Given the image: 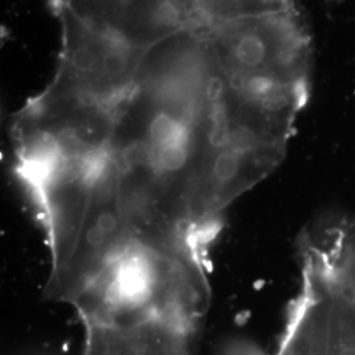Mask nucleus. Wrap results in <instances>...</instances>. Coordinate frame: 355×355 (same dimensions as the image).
Masks as SVG:
<instances>
[{"label": "nucleus", "instance_id": "obj_4", "mask_svg": "<svg viewBox=\"0 0 355 355\" xmlns=\"http://www.w3.org/2000/svg\"><path fill=\"white\" fill-rule=\"evenodd\" d=\"M193 333L170 321L87 327L83 355H190Z\"/></svg>", "mask_w": 355, "mask_h": 355}, {"label": "nucleus", "instance_id": "obj_3", "mask_svg": "<svg viewBox=\"0 0 355 355\" xmlns=\"http://www.w3.org/2000/svg\"><path fill=\"white\" fill-rule=\"evenodd\" d=\"M91 26L150 46L183 29H195V0H51Z\"/></svg>", "mask_w": 355, "mask_h": 355}, {"label": "nucleus", "instance_id": "obj_5", "mask_svg": "<svg viewBox=\"0 0 355 355\" xmlns=\"http://www.w3.org/2000/svg\"><path fill=\"white\" fill-rule=\"evenodd\" d=\"M299 249L318 266L330 295L355 306V223H324L304 232Z\"/></svg>", "mask_w": 355, "mask_h": 355}, {"label": "nucleus", "instance_id": "obj_2", "mask_svg": "<svg viewBox=\"0 0 355 355\" xmlns=\"http://www.w3.org/2000/svg\"><path fill=\"white\" fill-rule=\"evenodd\" d=\"M61 51L45 89L80 98H112L132 85L149 46H141L114 31L91 26L67 10H58Z\"/></svg>", "mask_w": 355, "mask_h": 355}, {"label": "nucleus", "instance_id": "obj_1", "mask_svg": "<svg viewBox=\"0 0 355 355\" xmlns=\"http://www.w3.org/2000/svg\"><path fill=\"white\" fill-rule=\"evenodd\" d=\"M295 123L237 86L203 33L153 44L132 85L80 105L24 182L51 283L79 296L203 279L224 212L280 165Z\"/></svg>", "mask_w": 355, "mask_h": 355}]
</instances>
